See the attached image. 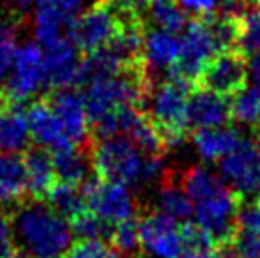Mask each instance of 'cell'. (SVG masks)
<instances>
[{
	"instance_id": "cell-17",
	"label": "cell",
	"mask_w": 260,
	"mask_h": 258,
	"mask_svg": "<svg viewBox=\"0 0 260 258\" xmlns=\"http://www.w3.org/2000/svg\"><path fill=\"white\" fill-rule=\"evenodd\" d=\"M181 55V38L166 30H148L143 44L145 69L152 71H173Z\"/></svg>"
},
{
	"instance_id": "cell-21",
	"label": "cell",
	"mask_w": 260,
	"mask_h": 258,
	"mask_svg": "<svg viewBox=\"0 0 260 258\" xmlns=\"http://www.w3.org/2000/svg\"><path fill=\"white\" fill-rule=\"evenodd\" d=\"M158 211L175 222H182V220L188 222V218L194 211V205L184 192L182 182L175 179L173 173H166L159 180Z\"/></svg>"
},
{
	"instance_id": "cell-37",
	"label": "cell",
	"mask_w": 260,
	"mask_h": 258,
	"mask_svg": "<svg viewBox=\"0 0 260 258\" xmlns=\"http://www.w3.org/2000/svg\"><path fill=\"white\" fill-rule=\"evenodd\" d=\"M6 71L0 69V95H4V89H6Z\"/></svg>"
},
{
	"instance_id": "cell-24",
	"label": "cell",
	"mask_w": 260,
	"mask_h": 258,
	"mask_svg": "<svg viewBox=\"0 0 260 258\" xmlns=\"http://www.w3.org/2000/svg\"><path fill=\"white\" fill-rule=\"evenodd\" d=\"M146 15L156 29L171 33V35L184 33V29L188 27L186 14L177 0H150Z\"/></svg>"
},
{
	"instance_id": "cell-13",
	"label": "cell",
	"mask_w": 260,
	"mask_h": 258,
	"mask_svg": "<svg viewBox=\"0 0 260 258\" xmlns=\"http://www.w3.org/2000/svg\"><path fill=\"white\" fill-rule=\"evenodd\" d=\"M44 64H46L48 86L53 87V91L73 89V86H78L82 59H80V50L69 40V36L44 48Z\"/></svg>"
},
{
	"instance_id": "cell-10",
	"label": "cell",
	"mask_w": 260,
	"mask_h": 258,
	"mask_svg": "<svg viewBox=\"0 0 260 258\" xmlns=\"http://www.w3.org/2000/svg\"><path fill=\"white\" fill-rule=\"evenodd\" d=\"M249 80L247 74V57L238 50L224 51L213 59L200 78V87L213 91L222 97L238 95L245 82Z\"/></svg>"
},
{
	"instance_id": "cell-16",
	"label": "cell",
	"mask_w": 260,
	"mask_h": 258,
	"mask_svg": "<svg viewBox=\"0 0 260 258\" xmlns=\"http://www.w3.org/2000/svg\"><path fill=\"white\" fill-rule=\"evenodd\" d=\"M23 165H25V175H27L29 200L46 201L51 188L57 184L51 152L44 148H30L23 154Z\"/></svg>"
},
{
	"instance_id": "cell-35",
	"label": "cell",
	"mask_w": 260,
	"mask_h": 258,
	"mask_svg": "<svg viewBox=\"0 0 260 258\" xmlns=\"http://www.w3.org/2000/svg\"><path fill=\"white\" fill-rule=\"evenodd\" d=\"M247 74H249V80L253 82V86L260 87V53L249 57V61H247Z\"/></svg>"
},
{
	"instance_id": "cell-31",
	"label": "cell",
	"mask_w": 260,
	"mask_h": 258,
	"mask_svg": "<svg viewBox=\"0 0 260 258\" xmlns=\"http://www.w3.org/2000/svg\"><path fill=\"white\" fill-rule=\"evenodd\" d=\"M236 224H238V230L260 239V196L241 201Z\"/></svg>"
},
{
	"instance_id": "cell-3",
	"label": "cell",
	"mask_w": 260,
	"mask_h": 258,
	"mask_svg": "<svg viewBox=\"0 0 260 258\" xmlns=\"http://www.w3.org/2000/svg\"><path fill=\"white\" fill-rule=\"evenodd\" d=\"M146 158L127 137L95 141L91 148V165L97 177L123 186L145 184Z\"/></svg>"
},
{
	"instance_id": "cell-7",
	"label": "cell",
	"mask_w": 260,
	"mask_h": 258,
	"mask_svg": "<svg viewBox=\"0 0 260 258\" xmlns=\"http://www.w3.org/2000/svg\"><path fill=\"white\" fill-rule=\"evenodd\" d=\"M218 169L230 188L243 200L260 196V152L254 139H241L234 150L218 162Z\"/></svg>"
},
{
	"instance_id": "cell-12",
	"label": "cell",
	"mask_w": 260,
	"mask_h": 258,
	"mask_svg": "<svg viewBox=\"0 0 260 258\" xmlns=\"http://www.w3.org/2000/svg\"><path fill=\"white\" fill-rule=\"evenodd\" d=\"M46 103L59 118L67 139L76 146H86L91 135V122L82 93L74 89H55L48 95Z\"/></svg>"
},
{
	"instance_id": "cell-38",
	"label": "cell",
	"mask_w": 260,
	"mask_h": 258,
	"mask_svg": "<svg viewBox=\"0 0 260 258\" xmlns=\"http://www.w3.org/2000/svg\"><path fill=\"white\" fill-rule=\"evenodd\" d=\"M254 143H256V146H258V152H260V129H258V135L254 137Z\"/></svg>"
},
{
	"instance_id": "cell-8",
	"label": "cell",
	"mask_w": 260,
	"mask_h": 258,
	"mask_svg": "<svg viewBox=\"0 0 260 258\" xmlns=\"http://www.w3.org/2000/svg\"><path fill=\"white\" fill-rule=\"evenodd\" d=\"M118 30H120L118 15L105 0H99L89 10L82 12V15L69 29L67 36L80 51H86L89 55L109 46Z\"/></svg>"
},
{
	"instance_id": "cell-23",
	"label": "cell",
	"mask_w": 260,
	"mask_h": 258,
	"mask_svg": "<svg viewBox=\"0 0 260 258\" xmlns=\"http://www.w3.org/2000/svg\"><path fill=\"white\" fill-rule=\"evenodd\" d=\"M182 252L181 258H222V247L213 237L194 222L181 226Z\"/></svg>"
},
{
	"instance_id": "cell-20",
	"label": "cell",
	"mask_w": 260,
	"mask_h": 258,
	"mask_svg": "<svg viewBox=\"0 0 260 258\" xmlns=\"http://www.w3.org/2000/svg\"><path fill=\"white\" fill-rule=\"evenodd\" d=\"M239 139L238 129L234 127H215V129H200L192 137L196 152L205 162H220L230 154Z\"/></svg>"
},
{
	"instance_id": "cell-26",
	"label": "cell",
	"mask_w": 260,
	"mask_h": 258,
	"mask_svg": "<svg viewBox=\"0 0 260 258\" xmlns=\"http://www.w3.org/2000/svg\"><path fill=\"white\" fill-rule=\"evenodd\" d=\"M232 118L239 123L260 127V87L245 86L232 97Z\"/></svg>"
},
{
	"instance_id": "cell-18",
	"label": "cell",
	"mask_w": 260,
	"mask_h": 258,
	"mask_svg": "<svg viewBox=\"0 0 260 258\" xmlns=\"http://www.w3.org/2000/svg\"><path fill=\"white\" fill-rule=\"evenodd\" d=\"M51 162L57 182L76 188H82V184L89 179V167H93L91 154H87L84 146L74 144L51 152Z\"/></svg>"
},
{
	"instance_id": "cell-28",
	"label": "cell",
	"mask_w": 260,
	"mask_h": 258,
	"mask_svg": "<svg viewBox=\"0 0 260 258\" xmlns=\"http://www.w3.org/2000/svg\"><path fill=\"white\" fill-rule=\"evenodd\" d=\"M109 243L112 245V249L118 254H123V256H135L137 252L143 251L137 218H131V220H125V222L114 226L110 232Z\"/></svg>"
},
{
	"instance_id": "cell-36",
	"label": "cell",
	"mask_w": 260,
	"mask_h": 258,
	"mask_svg": "<svg viewBox=\"0 0 260 258\" xmlns=\"http://www.w3.org/2000/svg\"><path fill=\"white\" fill-rule=\"evenodd\" d=\"M0 2H2V6L6 8L8 12H17V14L29 10L30 4H35V0H0Z\"/></svg>"
},
{
	"instance_id": "cell-22",
	"label": "cell",
	"mask_w": 260,
	"mask_h": 258,
	"mask_svg": "<svg viewBox=\"0 0 260 258\" xmlns=\"http://www.w3.org/2000/svg\"><path fill=\"white\" fill-rule=\"evenodd\" d=\"M27 194L23 158L0 154V203H15Z\"/></svg>"
},
{
	"instance_id": "cell-39",
	"label": "cell",
	"mask_w": 260,
	"mask_h": 258,
	"mask_svg": "<svg viewBox=\"0 0 260 258\" xmlns=\"http://www.w3.org/2000/svg\"><path fill=\"white\" fill-rule=\"evenodd\" d=\"M15 258H19V254H17V256H15Z\"/></svg>"
},
{
	"instance_id": "cell-4",
	"label": "cell",
	"mask_w": 260,
	"mask_h": 258,
	"mask_svg": "<svg viewBox=\"0 0 260 258\" xmlns=\"http://www.w3.org/2000/svg\"><path fill=\"white\" fill-rule=\"evenodd\" d=\"M211 19H194L188 23L181 36V55L169 76L194 86L200 82L207 64L226 51L213 29Z\"/></svg>"
},
{
	"instance_id": "cell-1",
	"label": "cell",
	"mask_w": 260,
	"mask_h": 258,
	"mask_svg": "<svg viewBox=\"0 0 260 258\" xmlns=\"http://www.w3.org/2000/svg\"><path fill=\"white\" fill-rule=\"evenodd\" d=\"M10 215L17 254L25 258H61L74 245L71 222L46 201H21Z\"/></svg>"
},
{
	"instance_id": "cell-2",
	"label": "cell",
	"mask_w": 260,
	"mask_h": 258,
	"mask_svg": "<svg viewBox=\"0 0 260 258\" xmlns=\"http://www.w3.org/2000/svg\"><path fill=\"white\" fill-rule=\"evenodd\" d=\"M192 86L179 78L159 82L150 87L145 110L154 127L158 129L164 148H175L182 144L188 133V97Z\"/></svg>"
},
{
	"instance_id": "cell-25",
	"label": "cell",
	"mask_w": 260,
	"mask_h": 258,
	"mask_svg": "<svg viewBox=\"0 0 260 258\" xmlns=\"http://www.w3.org/2000/svg\"><path fill=\"white\" fill-rule=\"evenodd\" d=\"M46 203L50 205L53 211H57L59 215L67 218L69 222L74 216H78L80 213L86 211V200L82 196V190L76 186H69V184H61L57 182L51 188V192L46 198Z\"/></svg>"
},
{
	"instance_id": "cell-5",
	"label": "cell",
	"mask_w": 260,
	"mask_h": 258,
	"mask_svg": "<svg viewBox=\"0 0 260 258\" xmlns=\"http://www.w3.org/2000/svg\"><path fill=\"white\" fill-rule=\"evenodd\" d=\"M12 74L6 80V89L2 101L12 107H21L30 101L44 87H48L44 48L38 42H27L17 50L12 64Z\"/></svg>"
},
{
	"instance_id": "cell-34",
	"label": "cell",
	"mask_w": 260,
	"mask_h": 258,
	"mask_svg": "<svg viewBox=\"0 0 260 258\" xmlns=\"http://www.w3.org/2000/svg\"><path fill=\"white\" fill-rule=\"evenodd\" d=\"M15 256H17V249H15L10 215L0 211V258H15Z\"/></svg>"
},
{
	"instance_id": "cell-14",
	"label": "cell",
	"mask_w": 260,
	"mask_h": 258,
	"mask_svg": "<svg viewBox=\"0 0 260 258\" xmlns=\"http://www.w3.org/2000/svg\"><path fill=\"white\" fill-rule=\"evenodd\" d=\"M232 118V101L228 97L207 91L203 87L192 89L188 97V127L215 129L226 127Z\"/></svg>"
},
{
	"instance_id": "cell-19",
	"label": "cell",
	"mask_w": 260,
	"mask_h": 258,
	"mask_svg": "<svg viewBox=\"0 0 260 258\" xmlns=\"http://www.w3.org/2000/svg\"><path fill=\"white\" fill-rule=\"evenodd\" d=\"M29 123L21 107H12L2 101L0 108V152L6 156H17L29 146Z\"/></svg>"
},
{
	"instance_id": "cell-6",
	"label": "cell",
	"mask_w": 260,
	"mask_h": 258,
	"mask_svg": "<svg viewBox=\"0 0 260 258\" xmlns=\"http://www.w3.org/2000/svg\"><path fill=\"white\" fill-rule=\"evenodd\" d=\"M80 190L86 200V207L110 228L135 218L137 203L127 186L101 180L99 177H89Z\"/></svg>"
},
{
	"instance_id": "cell-32",
	"label": "cell",
	"mask_w": 260,
	"mask_h": 258,
	"mask_svg": "<svg viewBox=\"0 0 260 258\" xmlns=\"http://www.w3.org/2000/svg\"><path fill=\"white\" fill-rule=\"evenodd\" d=\"M67 258H120L107 241H76Z\"/></svg>"
},
{
	"instance_id": "cell-30",
	"label": "cell",
	"mask_w": 260,
	"mask_h": 258,
	"mask_svg": "<svg viewBox=\"0 0 260 258\" xmlns=\"http://www.w3.org/2000/svg\"><path fill=\"white\" fill-rule=\"evenodd\" d=\"M17 29L12 17L0 15V69H12L17 53Z\"/></svg>"
},
{
	"instance_id": "cell-27",
	"label": "cell",
	"mask_w": 260,
	"mask_h": 258,
	"mask_svg": "<svg viewBox=\"0 0 260 258\" xmlns=\"http://www.w3.org/2000/svg\"><path fill=\"white\" fill-rule=\"evenodd\" d=\"M245 57L260 53V6L249 8V12L239 21L238 48Z\"/></svg>"
},
{
	"instance_id": "cell-15",
	"label": "cell",
	"mask_w": 260,
	"mask_h": 258,
	"mask_svg": "<svg viewBox=\"0 0 260 258\" xmlns=\"http://www.w3.org/2000/svg\"><path fill=\"white\" fill-rule=\"evenodd\" d=\"M25 114H27L30 139L38 144V148L55 152L73 144L67 139L65 129L59 122V118L55 116V112L51 110V107L46 101L30 103L29 108L25 110Z\"/></svg>"
},
{
	"instance_id": "cell-9",
	"label": "cell",
	"mask_w": 260,
	"mask_h": 258,
	"mask_svg": "<svg viewBox=\"0 0 260 258\" xmlns=\"http://www.w3.org/2000/svg\"><path fill=\"white\" fill-rule=\"evenodd\" d=\"M84 0H35V35L42 48L67 38L82 15Z\"/></svg>"
},
{
	"instance_id": "cell-29",
	"label": "cell",
	"mask_w": 260,
	"mask_h": 258,
	"mask_svg": "<svg viewBox=\"0 0 260 258\" xmlns=\"http://www.w3.org/2000/svg\"><path fill=\"white\" fill-rule=\"evenodd\" d=\"M73 234L78 237V241H103L105 237H110V228L107 222H103L97 215H93L89 209L71 220Z\"/></svg>"
},
{
	"instance_id": "cell-33",
	"label": "cell",
	"mask_w": 260,
	"mask_h": 258,
	"mask_svg": "<svg viewBox=\"0 0 260 258\" xmlns=\"http://www.w3.org/2000/svg\"><path fill=\"white\" fill-rule=\"evenodd\" d=\"M184 14L194 15L196 19H211L217 17L222 0H177Z\"/></svg>"
},
{
	"instance_id": "cell-11",
	"label": "cell",
	"mask_w": 260,
	"mask_h": 258,
	"mask_svg": "<svg viewBox=\"0 0 260 258\" xmlns=\"http://www.w3.org/2000/svg\"><path fill=\"white\" fill-rule=\"evenodd\" d=\"M141 249L154 258H181V226L159 211L139 218Z\"/></svg>"
}]
</instances>
